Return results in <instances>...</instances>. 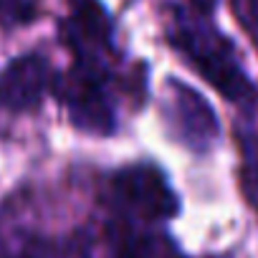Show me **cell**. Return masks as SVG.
<instances>
[{
  "label": "cell",
  "instance_id": "6",
  "mask_svg": "<svg viewBox=\"0 0 258 258\" xmlns=\"http://www.w3.org/2000/svg\"><path fill=\"white\" fill-rule=\"evenodd\" d=\"M56 79L58 74L43 53H21L0 71V106L13 114L33 111L43 104L46 94L56 89Z\"/></svg>",
  "mask_w": 258,
  "mask_h": 258
},
{
  "label": "cell",
  "instance_id": "9",
  "mask_svg": "<svg viewBox=\"0 0 258 258\" xmlns=\"http://www.w3.org/2000/svg\"><path fill=\"white\" fill-rule=\"evenodd\" d=\"M233 8L245 31L250 33L253 43L258 46V0H233Z\"/></svg>",
  "mask_w": 258,
  "mask_h": 258
},
{
  "label": "cell",
  "instance_id": "4",
  "mask_svg": "<svg viewBox=\"0 0 258 258\" xmlns=\"http://www.w3.org/2000/svg\"><path fill=\"white\" fill-rule=\"evenodd\" d=\"M160 111L172 140L192 152H208L220 135L218 119L203 94L175 76H167L165 81Z\"/></svg>",
  "mask_w": 258,
  "mask_h": 258
},
{
  "label": "cell",
  "instance_id": "2",
  "mask_svg": "<svg viewBox=\"0 0 258 258\" xmlns=\"http://www.w3.org/2000/svg\"><path fill=\"white\" fill-rule=\"evenodd\" d=\"M58 38L71 53L74 66L121 76L116 28L101 0H66V13L58 21Z\"/></svg>",
  "mask_w": 258,
  "mask_h": 258
},
{
  "label": "cell",
  "instance_id": "1",
  "mask_svg": "<svg viewBox=\"0 0 258 258\" xmlns=\"http://www.w3.org/2000/svg\"><path fill=\"white\" fill-rule=\"evenodd\" d=\"M162 36L182 63L190 66L225 101L238 106L255 104L258 89L235 43L213 23V16H205L187 3H165Z\"/></svg>",
  "mask_w": 258,
  "mask_h": 258
},
{
  "label": "cell",
  "instance_id": "8",
  "mask_svg": "<svg viewBox=\"0 0 258 258\" xmlns=\"http://www.w3.org/2000/svg\"><path fill=\"white\" fill-rule=\"evenodd\" d=\"M43 13V0H0V28L18 31L36 23Z\"/></svg>",
  "mask_w": 258,
  "mask_h": 258
},
{
  "label": "cell",
  "instance_id": "5",
  "mask_svg": "<svg viewBox=\"0 0 258 258\" xmlns=\"http://www.w3.org/2000/svg\"><path fill=\"white\" fill-rule=\"evenodd\" d=\"M116 208L137 220H165L177 213V198L152 165H129L111 180Z\"/></svg>",
  "mask_w": 258,
  "mask_h": 258
},
{
  "label": "cell",
  "instance_id": "7",
  "mask_svg": "<svg viewBox=\"0 0 258 258\" xmlns=\"http://www.w3.org/2000/svg\"><path fill=\"white\" fill-rule=\"evenodd\" d=\"M238 147H240V185L258 213V119H250L238 132Z\"/></svg>",
  "mask_w": 258,
  "mask_h": 258
},
{
  "label": "cell",
  "instance_id": "3",
  "mask_svg": "<svg viewBox=\"0 0 258 258\" xmlns=\"http://www.w3.org/2000/svg\"><path fill=\"white\" fill-rule=\"evenodd\" d=\"M119 79L91 69L74 66L56 79V94L71 119V124L86 135L106 137L116 129L119 109Z\"/></svg>",
  "mask_w": 258,
  "mask_h": 258
},
{
  "label": "cell",
  "instance_id": "10",
  "mask_svg": "<svg viewBox=\"0 0 258 258\" xmlns=\"http://www.w3.org/2000/svg\"><path fill=\"white\" fill-rule=\"evenodd\" d=\"M187 6L195 8V11H200V13H205V16H213L218 0H187Z\"/></svg>",
  "mask_w": 258,
  "mask_h": 258
}]
</instances>
